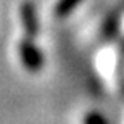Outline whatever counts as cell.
Masks as SVG:
<instances>
[{
    "label": "cell",
    "mask_w": 124,
    "mask_h": 124,
    "mask_svg": "<svg viewBox=\"0 0 124 124\" xmlns=\"http://www.w3.org/2000/svg\"><path fill=\"white\" fill-rule=\"evenodd\" d=\"M21 21H23V26L26 29V33L29 36H35L36 35V28H38V23H36V10H35V5L31 2H24L21 5Z\"/></svg>",
    "instance_id": "obj_1"
},
{
    "label": "cell",
    "mask_w": 124,
    "mask_h": 124,
    "mask_svg": "<svg viewBox=\"0 0 124 124\" xmlns=\"http://www.w3.org/2000/svg\"><path fill=\"white\" fill-rule=\"evenodd\" d=\"M21 57H23V60H24V64L26 66H29V67H36V66H40V54H38V50L35 48L31 43H28V41H24L23 45H21Z\"/></svg>",
    "instance_id": "obj_2"
},
{
    "label": "cell",
    "mask_w": 124,
    "mask_h": 124,
    "mask_svg": "<svg viewBox=\"0 0 124 124\" xmlns=\"http://www.w3.org/2000/svg\"><path fill=\"white\" fill-rule=\"evenodd\" d=\"M79 2H81V0H59V4H57V7H55L57 16H60V17L67 16Z\"/></svg>",
    "instance_id": "obj_3"
}]
</instances>
